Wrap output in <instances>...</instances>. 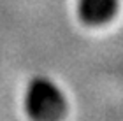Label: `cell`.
Returning a JSON list of instances; mask_svg holds the SVG:
<instances>
[{
  "mask_svg": "<svg viewBox=\"0 0 123 121\" xmlns=\"http://www.w3.org/2000/svg\"><path fill=\"white\" fill-rule=\"evenodd\" d=\"M77 16L86 25H102L118 11V0H77Z\"/></svg>",
  "mask_w": 123,
  "mask_h": 121,
  "instance_id": "obj_2",
  "label": "cell"
},
{
  "mask_svg": "<svg viewBox=\"0 0 123 121\" xmlns=\"http://www.w3.org/2000/svg\"><path fill=\"white\" fill-rule=\"evenodd\" d=\"M25 111L32 121H58L65 112V97L48 77H35L25 90Z\"/></svg>",
  "mask_w": 123,
  "mask_h": 121,
  "instance_id": "obj_1",
  "label": "cell"
}]
</instances>
